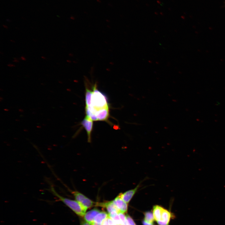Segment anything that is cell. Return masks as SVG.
I'll use <instances>...</instances> for the list:
<instances>
[{
    "mask_svg": "<svg viewBox=\"0 0 225 225\" xmlns=\"http://www.w3.org/2000/svg\"><path fill=\"white\" fill-rule=\"evenodd\" d=\"M13 59H14V60L17 59L16 58H13Z\"/></svg>",
    "mask_w": 225,
    "mask_h": 225,
    "instance_id": "484cf974",
    "label": "cell"
},
{
    "mask_svg": "<svg viewBox=\"0 0 225 225\" xmlns=\"http://www.w3.org/2000/svg\"><path fill=\"white\" fill-rule=\"evenodd\" d=\"M128 225H136L133 220L128 215H126Z\"/></svg>",
    "mask_w": 225,
    "mask_h": 225,
    "instance_id": "e0dca14e",
    "label": "cell"
},
{
    "mask_svg": "<svg viewBox=\"0 0 225 225\" xmlns=\"http://www.w3.org/2000/svg\"><path fill=\"white\" fill-rule=\"evenodd\" d=\"M21 58L22 60H23L25 61L26 60V58L23 56L21 57Z\"/></svg>",
    "mask_w": 225,
    "mask_h": 225,
    "instance_id": "7402d4cb",
    "label": "cell"
},
{
    "mask_svg": "<svg viewBox=\"0 0 225 225\" xmlns=\"http://www.w3.org/2000/svg\"><path fill=\"white\" fill-rule=\"evenodd\" d=\"M108 217L117 225H122V221L118 214L116 212H112L108 213Z\"/></svg>",
    "mask_w": 225,
    "mask_h": 225,
    "instance_id": "4fadbf2b",
    "label": "cell"
},
{
    "mask_svg": "<svg viewBox=\"0 0 225 225\" xmlns=\"http://www.w3.org/2000/svg\"><path fill=\"white\" fill-rule=\"evenodd\" d=\"M92 91L86 88L85 93L86 106H89L91 104Z\"/></svg>",
    "mask_w": 225,
    "mask_h": 225,
    "instance_id": "5bb4252c",
    "label": "cell"
},
{
    "mask_svg": "<svg viewBox=\"0 0 225 225\" xmlns=\"http://www.w3.org/2000/svg\"><path fill=\"white\" fill-rule=\"evenodd\" d=\"M118 214L122 225H128L126 216L124 215V213L119 212H118Z\"/></svg>",
    "mask_w": 225,
    "mask_h": 225,
    "instance_id": "2e32d148",
    "label": "cell"
},
{
    "mask_svg": "<svg viewBox=\"0 0 225 225\" xmlns=\"http://www.w3.org/2000/svg\"><path fill=\"white\" fill-rule=\"evenodd\" d=\"M13 61V62H19L18 60H17V59L14 60Z\"/></svg>",
    "mask_w": 225,
    "mask_h": 225,
    "instance_id": "603a6c76",
    "label": "cell"
},
{
    "mask_svg": "<svg viewBox=\"0 0 225 225\" xmlns=\"http://www.w3.org/2000/svg\"><path fill=\"white\" fill-rule=\"evenodd\" d=\"M171 217L170 212L163 208L162 212L161 219L157 221L158 225H168Z\"/></svg>",
    "mask_w": 225,
    "mask_h": 225,
    "instance_id": "ba28073f",
    "label": "cell"
},
{
    "mask_svg": "<svg viewBox=\"0 0 225 225\" xmlns=\"http://www.w3.org/2000/svg\"><path fill=\"white\" fill-rule=\"evenodd\" d=\"M71 192L75 200L87 209L96 206V202H94L78 191H71Z\"/></svg>",
    "mask_w": 225,
    "mask_h": 225,
    "instance_id": "3957f363",
    "label": "cell"
},
{
    "mask_svg": "<svg viewBox=\"0 0 225 225\" xmlns=\"http://www.w3.org/2000/svg\"><path fill=\"white\" fill-rule=\"evenodd\" d=\"M163 208L157 205L154 206L153 209V213L155 220L157 221L161 220L162 212Z\"/></svg>",
    "mask_w": 225,
    "mask_h": 225,
    "instance_id": "7c38bea8",
    "label": "cell"
},
{
    "mask_svg": "<svg viewBox=\"0 0 225 225\" xmlns=\"http://www.w3.org/2000/svg\"><path fill=\"white\" fill-rule=\"evenodd\" d=\"M113 200V202L120 212L124 213L128 210V205L118 194Z\"/></svg>",
    "mask_w": 225,
    "mask_h": 225,
    "instance_id": "5b68a950",
    "label": "cell"
},
{
    "mask_svg": "<svg viewBox=\"0 0 225 225\" xmlns=\"http://www.w3.org/2000/svg\"><path fill=\"white\" fill-rule=\"evenodd\" d=\"M100 212L98 209H93L85 213L84 216V219L86 221L92 224L96 216Z\"/></svg>",
    "mask_w": 225,
    "mask_h": 225,
    "instance_id": "9c48e42d",
    "label": "cell"
},
{
    "mask_svg": "<svg viewBox=\"0 0 225 225\" xmlns=\"http://www.w3.org/2000/svg\"><path fill=\"white\" fill-rule=\"evenodd\" d=\"M80 225H92L91 224L87 222L85 220L82 221L81 222Z\"/></svg>",
    "mask_w": 225,
    "mask_h": 225,
    "instance_id": "ac0fdd59",
    "label": "cell"
},
{
    "mask_svg": "<svg viewBox=\"0 0 225 225\" xmlns=\"http://www.w3.org/2000/svg\"><path fill=\"white\" fill-rule=\"evenodd\" d=\"M91 104L89 106H85L86 116L93 121H98L96 113L99 111L109 108L107 98L97 88L95 84L92 87Z\"/></svg>",
    "mask_w": 225,
    "mask_h": 225,
    "instance_id": "6da1fadb",
    "label": "cell"
},
{
    "mask_svg": "<svg viewBox=\"0 0 225 225\" xmlns=\"http://www.w3.org/2000/svg\"><path fill=\"white\" fill-rule=\"evenodd\" d=\"M144 220L149 223H153L155 220L153 212H147L144 213Z\"/></svg>",
    "mask_w": 225,
    "mask_h": 225,
    "instance_id": "9a60e30c",
    "label": "cell"
},
{
    "mask_svg": "<svg viewBox=\"0 0 225 225\" xmlns=\"http://www.w3.org/2000/svg\"><path fill=\"white\" fill-rule=\"evenodd\" d=\"M95 206L105 208L108 213L114 211L118 212H120L114 203L113 200L103 202H96Z\"/></svg>",
    "mask_w": 225,
    "mask_h": 225,
    "instance_id": "8992f818",
    "label": "cell"
},
{
    "mask_svg": "<svg viewBox=\"0 0 225 225\" xmlns=\"http://www.w3.org/2000/svg\"><path fill=\"white\" fill-rule=\"evenodd\" d=\"M50 191L59 200L71 209L77 215L84 217L87 209L76 200L65 198L60 195L56 191L53 186H51Z\"/></svg>",
    "mask_w": 225,
    "mask_h": 225,
    "instance_id": "7a4b0ae2",
    "label": "cell"
},
{
    "mask_svg": "<svg viewBox=\"0 0 225 225\" xmlns=\"http://www.w3.org/2000/svg\"><path fill=\"white\" fill-rule=\"evenodd\" d=\"M108 217V213L105 212H100L95 217L92 225H102L103 221Z\"/></svg>",
    "mask_w": 225,
    "mask_h": 225,
    "instance_id": "30bf717a",
    "label": "cell"
},
{
    "mask_svg": "<svg viewBox=\"0 0 225 225\" xmlns=\"http://www.w3.org/2000/svg\"><path fill=\"white\" fill-rule=\"evenodd\" d=\"M142 224L143 225H154L153 223L148 222L145 221L144 220L142 221Z\"/></svg>",
    "mask_w": 225,
    "mask_h": 225,
    "instance_id": "ffe728a7",
    "label": "cell"
},
{
    "mask_svg": "<svg viewBox=\"0 0 225 225\" xmlns=\"http://www.w3.org/2000/svg\"><path fill=\"white\" fill-rule=\"evenodd\" d=\"M93 121L87 116H86L81 122V124L86 130L88 135V141L91 142V134L93 128Z\"/></svg>",
    "mask_w": 225,
    "mask_h": 225,
    "instance_id": "277c9868",
    "label": "cell"
},
{
    "mask_svg": "<svg viewBox=\"0 0 225 225\" xmlns=\"http://www.w3.org/2000/svg\"><path fill=\"white\" fill-rule=\"evenodd\" d=\"M41 58H43V59H45V58L44 57H43V56L41 57Z\"/></svg>",
    "mask_w": 225,
    "mask_h": 225,
    "instance_id": "cb8c5ba5",
    "label": "cell"
},
{
    "mask_svg": "<svg viewBox=\"0 0 225 225\" xmlns=\"http://www.w3.org/2000/svg\"><path fill=\"white\" fill-rule=\"evenodd\" d=\"M139 186L140 184H138L134 188L128 190L123 193H120L119 194L125 202L128 203L137 192Z\"/></svg>",
    "mask_w": 225,
    "mask_h": 225,
    "instance_id": "52a82bcc",
    "label": "cell"
},
{
    "mask_svg": "<svg viewBox=\"0 0 225 225\" xmlns=\"http://www.w3.org/2000/svg\"><path fill=\"white\" fill-rule=\"evenodd\" d=\"M102 225H110L108 221V218L103 221Z\"/></svg>",
    "mask_w": 225,
    "mask_h": 225,
    "instance_id": "d6986e66",
    "label": "cell"
},
{
    "mask_svg": "<svg viewBox=\"0 0 225 225\" xmlns=\"http://www.w3.org/2000/svg\"><path fill=\"white\" fill-rule=\"evenodd\" d=\"M109 108L102 109L98 111L95 115L98 121H107L109 115Z\"/></svg>",
    "mask_w": 225,
    "mask_h": 225,
    "instance_id": "8fae6325",
    "label": "cell"
},
{
    "mask_svg": "<svg viewBox=\"0 0 225 225\" xmlns=\"http://www.w3.org/2000/svg\"><path fill=\"white\" fill-rule=\"evenodd\" d=\"M8 66L10 67H15V66L14 65L12 64H9L7 65Z\"/></svg>",
    "mask_w": 225,
    "mask_h": 225,
    "instance_id": "44dd1931",
    "label": "cell"
},
{
    "mask_svg": "<svg viewBox=\"0 0 225 225\" xmlns=\"http://www.w3.org/2000/svg\"><path fill=\"white\" fill-rule=\"evenodd\" d=\"M10 41H11V42H14V41H13V40H10Z\"/></svg>",
    "mask_w": 225,
    "mask_h": 225,
    "instance_id": "d4e9b609",
    "label": "cell"
}]
</instances>
